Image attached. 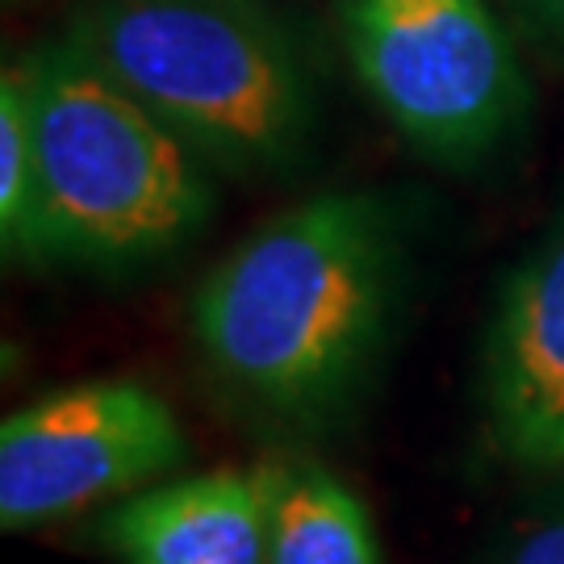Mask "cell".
I'll return each mask as SVG.
<instances>
[{
    "label": "cell",
    "instance_id": "obj_7",
    "mask_svg": "<svg viewBox=\"0 0 564 564\" xmlns=\"http://www.w3.org/2000/svg\"><path fill=\"white\" fill-rule=\"evenodd\" d=\"M284 464L167 477L105 506L93 540L118 564H268Z\"/></svg>",
    "mask_w": 564,
    "mask_h": 564
},
{
    "label": "cell",
    "instance_id": "obj_9",
    "mask_svg": "<svg viewBox=\"0 0 564 564\" xmlns=\"http://www.w3.org/2000/svg\"><path fill=\"white\" fill-rule=\"evenodd\" d=\"M0 242L9 263L42 268L39 155L21 63H9L0 76Z\"/></svg>",
    "mask_w": 564,
    "mask_h": 564
},
{
    "label": "cell",
    "instance_id": "obj_3",
    "mask_svg": "<svg viewBox=\"0 0 564 564\" xmlns=\"http://www.w3.org/2000/svg\"><path fill=\"white\" fill-rule=\"evenodd\" d=\"M18 63L39 155L42 268L130 276L202 235L209 163L63 34Z\"/></svg>",
    "mask_w": 564,
    "mask_h": 564
},
{
    "label": "cell",
    "instance_id": "obj_8",
    "mask_svg": "<svg viewBox=\"0 0 564 564\" xmlns=\"http://www.w3.org/2000/svg\"><path fill=\"white\" fill-rule=\"evenodd\" d=\"M268 564H384L364 498L323 464H284Z\"/></svg>",
    "mask_w": 564,
    "mask_h": 564
},
{
    "label": "cell",
    "instance_id": "obj_6",
    "mask_svg": "<svg viewBox=\"0 0 564 564\" xmlns=\"http://www.w3.org/2000/svg\"><path fill=\"white\" fill-rule=\"evenodd\" d=\"M481 405L510 468L564 473V218L498 289L481 347Z\"/></svg>",
    "mask_w": 564,
    "mask_h": 564
},
{
    "label": "cell",
    "instance_id": "obj_5",
    "mask_svg": "<svg viewBox=\"0 0 564 564\" xmlns=\"http://www.w3.org/2000/svg\"><path fill=\"white\" fill-rule=\"evenodd\" d=\"M176 410L139 381H84L0 423V527L30 531L139 494L188 464Z\"/></svg>",
    "mask_w": 564,
    "mask_h": 564
},
{
    "label": "cell",
    "instance_id": "obj_11",
    "mask_svg": "<svg viewBox=\"0 0 564 564\" xmlns=\"http://www.w3.org/2000/svg\"><path fill=\"white\" fill-rule=\"evenodd\" d=\"M531 42L564 55V0H506Z\"/></svg>",
    "mask_w": 564,
    "mask_h": 564
},
{
    "label": "cell",
    "instance_id": "obj_2",
    "mask_svg": "<svg viewBox=\"0 0 564 564\" xmlns=\"http://www.w3.org/2000/svg\"><path fill=\"white\" fill-rule=\"evenodd\" d=\"M63 39L226 176L263 181L302 163L314 80L256 0H80Z\"/></svg>",
    "mask_w": 564,
    "mask_h": 564
},
{
    "label": "cell",
    "instance_id": "obj_4",
    "mask_svg": "<svg viewBox=\"0 0 564 564\" xmlns=\"http://www.w3.org/2000/svg\"><path fill=\"white\" fill-rule=\"evenodd\" d=\"M347 59L423 160L468 172L519 139L531 80L489 0H339Z\"/></svg>",
    "mask_w": 564,
    "mask_h": 564
},
{
    "label": "cell",
    "instance_id": "obj_10",
    "mask_svg": "<svg viewBox=\"0 0 564 564\" xmlns=\"http://www.w3.org/2000/svg\"><path fill=\"white\" fill-rule=\"evenodd\" d=\"M489 564H564V489L552 494L510 540H506Z\"/></svg>",
    "mask_w": 564,
    "mask_h": 564
},
{
    "label": "cell",
    "instance_id": "obj_1",
    "mask_svg": "<svg viewBox=\"0 0 564 564\" xmlns=\"http://www.w3.org/2000/svg\"><path fill=\"white\" fill-rule=\"evenodd\" d=\"M405 289V226L381 193L289 205L226 251L188 297L205 372L251 423L326 435L364 398Z\"/></svg>",
    "mask_w": 564,
    "mask_h": 564
}]
</instances>
